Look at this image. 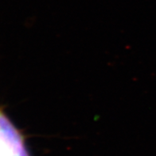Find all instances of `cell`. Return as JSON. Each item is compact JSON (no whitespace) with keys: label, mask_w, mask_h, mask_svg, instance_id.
<instances>
[{"label":"cell","mask_w":156,"mask_h":156,"mask_svg":"<svg viewBox=\"0 0 156 156\" xmlns=\"http://www.w3.org/2000/svg\"><path fill=\"white\" fill-rule=\"evenodd\" d=\"M0 156H30L22 135L1 110Z\"/></svg>","instance_id":"1"}]
</instances>
